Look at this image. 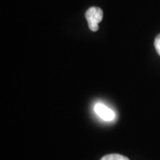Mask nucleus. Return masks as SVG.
<instances>
[{
  "label": "nucleus",
  "mask_w": 160,
  "mask_h": 160,
  "mask_svg": "<svg viewBox=\"0 0 160 160\" xmlns=\"http://www.w3.org/2000/svg\"><path fill=\"white\" fill-rule=\"evenodd\" d=\"M103 12L100 7H90L86 12V19L88 22V27L92 31H97L99 23L102 21Z\"/></svg>",
  "instance_id": "f257e3e1"
},
{
  "label": "nucleus",
  "mask_w": 160,
  "mask_h": 160,
  "mask_svg": "<svg viewBox=\"0 0 160 160\" xmlns=\"http://www.w3.org/2000/svg\"><path fill=\"white\" fill-rule=\"evenodd\" d=\"M94 112L104 121H112L116 117V114L112 109L101 102H98L94 105Z\"/></svg>",
  "instance_id": "f03ea898"
},
{
  "label": "nucleus",
  "mask_w": 160,
  "mask_h": 160,
  "mask_svg": "<svg viewBox=\"0 0 160 160\" xmlns=\"http://www.w3.org/2000/svg\"><path fill=\"white\" fill-rule=\"evenodd\" d=\"M101 160H129L126 157L119 154H109L103 157Z\"/></svg>",
  "instance_id": "7ed1b4c3"
},
{
  "label": "nucleus",
  "mask_w": 160,
  "mask_h": 160,
  "mask_svg": "<svg viewBox=\"0 0 160 160\" xmlns=\"http://www.w3.org/2000/svg\"><path fill=\"white\" fill-rule=\"evenodd\" d=\"M155 48H156V51L158 53V55H160V34H158L156 38H155Z\"/></svg>",
  "instance_id": "20e7f679"
}]
</instances>
